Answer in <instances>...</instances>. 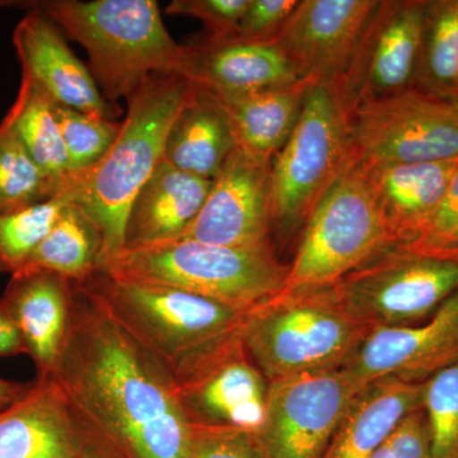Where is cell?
Returning a JSON list of instances; mask_svg holds the SVG:
<instances>
[{
    "label": "cell",
    "instance_id": "obj_4",
    "mask_svg": "<svg viewBox=\"0 0 458 458\" xmlns=\"http://www.w3.org/2000/svg\"><path fill=\"white\" fill-rule=\"evenodd\" d=\"M370 330L346 311L335 284L282 289L247 310L240 334L267 381L342 369Z\"/></svg>",
    "mask_w": 458,
    "mask_h": 458
},
{
    "label": "cell",
    "instance_id": "obj_6",
    "mask_svg": "<svg viewBox=\"0 0 458 458\" xmlns=\"http://www.w3.org/2000/svg\"><path fill=\"white\" fill-rule=\"evenodd\" d=\"M99 269L116 278L174 286L247 311L282 291L289 265L279 260L271 241L219 246L179 240L123 250Z\"/></svg>",
    "mask_w": 458,
    "mask_h": 458
},
{
    "label": "cell",
    "instance_id": "obj_38",
    "mask_svg": "<svg viewBox=\"0 0 458 458\" xmlns=\"http://www.w3.org/2000/svg\"><path fill=\"white\" fill-rule=\"evenodd\" d=\"M25 354L22 340L7 313L0 309V357Z\"/></svg>",
    "mask_w": 458,
    "mask_h": 458
},
{
    "label": "cell",
    "instance_id": "obj_18",
    "mask_svg": "<svg viewBox=\"0 0 458 458\" xmlns=\"http://www.w3.org/2000/svg\"><path fill=\"white\" fill-rule=\"evenodd\" d=\"M13 45L22 77L38 83L57 104L116 120L119 110L102 96L95 78L68 47L55 23L31 8L18 22Z\"/></svg>",
    "mask_w": 458,
    "mask_h": 458
},
{
    "label": "cell",
    "instance_id": "obj_23",
    "mask_svg": "<svg viewBox=\"0 0 458 458\" xmlns=\"http://www.w3.org/2000/svg\"><path fill=\"white\" fill-rule=\"evenodd\" d=\"M423 384L384 378L361 388L324 458H372L397 426L423 408Z\"/></svg>",
    "mask_w": 458,
    "mask_h": 458
},
{
    "label": "cell",
    "instance_id": "obj_22",
    "mask_svg": "<svg viewBox=\"0 0 458 458\" xmlns=\"http://www.w3.org/2000/svg\"><path fill=\"white\" fill-rule=\"evenodd\" d=\"M213 180L200 179L162 159L132 199L123 250L146 249L182 240L200 213Z\"/></svg>",
    "mask_w": 458,
    "mask_h": 458
},
{
    "label": "cell",
    "instance_id": "obj_12",
    "mask_svg": "<svg viewBox=\"0 0 458 458\" xmlns=\"http://www.w3.org/2000/svg\"><path fill=\"white\" fill-rule=\"evenodd\" d=\"M360 391L343 369L270 381L264 421L255 433L260 458H324Z\"/></svg>",
    "mask_w": 458,
    "mask_h": 458
},
{
    "label": "cell",
    "instance_id": "obj_28",
    "mask_svg": "<svg viewBox=\"0 0 458 458\" xmlns=\"http://www.w3.org/2000/svg\"><path fill=\"white\" fill-rule=\"evenodd\" d=\"M412 89L458 99V0H427Z\"/></svg>",
    "mask_w": 458,
    "mask_h": 458
},
{
    "label": "cell",
    "instance_id": "obj_20",
    "mask_svg": "<svg viewBox=\"0 0 458 458\" xmlns=\"http://www.w3.org/2000/svg\"><path fill=\"white\" fill-rule=\"evenodd\" d=\"M189 47V80L219 99L241 98L304 81L276 41L207 38Z\"/></svg>",
    "mask_w": 458,
    "mask_h": 458
},
{
    "label": "cell",
    "instance_id": "obj_29",
    "mask_svg": "<svg viewBox=\"0 0 458 458\" xmlns=\"http://www.w3.org/2000/svg\"><path fill=\"white\" fill-rule=\"evenodd\" d=\"M68 189L42 170L16 134L0 123V214L44 203Z\"/></svg>",
    "mask_w": 458,
    "mask_h": 458
},
{
    "label": "cell",
    "instance_id": "obj_10",
    "mask_svg": "<svg viewBox=\"0 0 458 458\" xmlns=\"http://www.w3.org/2000/svg\"><path fill=\"white\" fill-rule=\"evenodd\" d=\"M352 161L427 164L458 158V99L417 89L361 102L348 114Z\"/></svg>",
    "mask_w": 458,
    "mask_h": 458
},
{
    "label": "cell",
    "instance_id": "obj_26",
    "mask_svg": "<svg viewBox=\"0 0 458 458\" xmlns=\"http://www.w3.org/2000/svg\"><path fill=\"white\" fill-rule=\"evenodd\" d=\"M56 102L38 83L22 77L13 105L2 123L16 134L42 170L65 188L74 185L59 123Z\"/></svg>",
    "mask_w": 458,
    "mask_h": 458
},
{
    "label": "cell",
    "instance_id": "obj_24",
    "mask_svg": "<svg viewBox=\"0 0 458 458\" xmlns=\"http://www.w3.org/2000/svg\"><path fill=\"white\" fill-rule=\"evenodd\" d=\"M236 148L221 99L195 83L168 131L165 161L186 174L213 180Z\"/></svg>",
    "mask_w": 458,
    "mask_h": 458
},
{
    "label": "cell",
    "instance_id": "obj_8",
    "mask_svg": "<svg viewBox=\"0 0 458 458\" xmlns=\"http://www.w3.org/2000/svg\"><path fill=\"white\" fill-rule=\"evenodd\" d=\"M303 228L283 289L335 284L394 247L369 181L352 158Z\"/></svg>",
    "mask_w": 458,
    "mask_h": 458
},
{
    "label": "cell",
    "instance_id": "obj_34",
    "mask_svg": "<svg viewBox=\"0 0 458 458\" xmlns=\"http://www.w3.org/2000/svg\"><path fill=\"white\" fill-rule=\"evenodd\" d=\"M403 247L458 259V170L423 233L412 245Z\"/></svg>",
    "mask_w": 458,
    "mask_h": 458
},
{
    "label": "cell",
    "instance_id": "obj_35",
    "mask_svg": "<svg viewBox=\"0 0 458 458\" xmlns=\"http://www.w3.org/2000/svg\"><path fill=\"white\" fill-rule=\"evenodd\" d=\"M250 0H174L165 13L201 21L209 38H231L237 35Z\"/></svg>",
    "mask_w": 458,
    "mask_h": 458
},
{
    "label": "cell",
    "instance_id": "obj_30",
    "mask_svg": "<svg viewBox=\"0 0 458 458\" xmlns=\"http://www.w3.org/2000/svg\"><path fill=\"white\" fill-rule=\"evenodd\" d=\"M71 201H73L72 186L44 203L0 214V273L13 276L26 267Z\"/></svg>",
    "mask_w": 458,
    "mask_h": 458
},
{
    "label": "cell",
    "instance_id": "obj_14",
    "mask_svg": "<svg viewBox=\"0 0 458 458\" xmlns=\"http://www.w3.org/2000/svg\"><path fill=\"white\" fill-rule=\"evenodd\" d=\"M378 5L379 0H302L274 41L302 80L334 87Z\"/></svg>",
    "mask_w": 458,
    "mask_h": 458
},
{
    "label": "cell",
    "instance_id": "obj_3",
    "mask_svg": "<svg viewBox=\"0 0 458 458\" xmlns=\"http://www.w3.org/2000/svg\"><path fill=\"white\" fill-rule=\"evenodd\" d=\"M194 87L180 74L147 78L126 98L128 113L106 156L84 176L75 177L73 203L98 225L102 267L123 251L132 199L164 159L168 131Z\"/></svg>",
    "mask_w": 458,
    "mask_h": 458
},
{
    "label": "cell",
    "instance_id": "obj_36",
    "mask_svg": "<svg viewBox=\"0 0 458 458\" xmlns=\"http://www.w3.org/2000/svg\"><path fill=\"white\" fill-rule=\"evenodd\" d=\"M297 5L298 0H250L234 38L259 42L276 40Z\"/></svg>",
    "mask_w": 458,
    "mask_h": 458
},
{
    "label": "cell",
    "instance_id": "obj_1",
    "mask_svg": "<svg viewBox=\"0 0 458 458\" xmlns=\"http://www.w3.org/2000/svg\"><path fill=\"white\" fill-rule=\"evenodd\" d=\"M53 376L104 458H188L190 423L170 370L75 285Z\"/></svg>",
    "mask_w": 458,
    "mask_h": 458
},
{
    "label": "cell",
    "instance_id": "obj_2",
    "mask_svg": "<svg viewBox=\"0 0 458 458\" xmlns=\"http://www.w3.org/2000/svg\"><path fill=\"white\" fill-rule=\"evenodd\" d=\"M38 9L89 56L90 73L108 102L128 98L147 78H189L191 51L172 38L155 0H50Z\"/></svg>",
    "mask_w": 458,
    "mask_h": 458
},
{
    "label": "cell",
    "instance_id": "obj_21",
    "mask_svg": "<svg viewBox=\"0 0 458 458\" xmlns=\"http://www.w3.org/2000/svg\"><path fill=\"white\" fill-rule=\"evenodd\" d=\"M358 165L369 181L394 245L410 246L423 233L445 197L458 170V158L427 164Z\"/></svg>",
    "mask_w": 458,
    "mask_h": 458
},
{
    "label": "cell",
    "instance_id": "obj_19",
    "mask_svg": "<svg viewBox=\"0 0 458 458\" xmlns=\"http://www.w3.org/2000/svg\"><path fill=\"white\" fill-rule=\"evenodd\" d=\"M75 286L51 271L26 267L11 276L0 297L38 377L50 376L62 354L74 309Z\"/></svg>",
    "mask_w": 458,
    "mask_h": 458
},
{
    "label": "cell",
    "instance_id": "obj_25",
    "mask_svg": "<svg viewBox=\"0 0 458 458\" xmlns=\"http://www.w3.org/2000/svg\"><path fill=\"white\" fill-rule=\"evenodd\" d=\"M309 81L221 99L237 149L262 164H271L295 128Z\"/></svg>",
    "mask_w": 458,
    "mask_h": 458
},
{
    "label": "cell",
    "instance_id": "obj_11",
    "mask_svg": "<svg viewBox=\"0 0 458 458\" xmlns=\"http://www.w3.org/2000/svg\"><path fill=\"white\" fill-rule=\"evenodd\" d=\"M171 375L189 423L254 433L261 427L269 381L250 357L240 328L190 355Z\"/></svg>",
    "mask_w": 458,
    "mask_h": 458
},
{
    "label": "cell",
    "instance_id": "obj_16",
    "mask_svg": "<svg viewBox=\"0 0 458 458\" xmlns=\"http://www.w3.org/2000/svg\"><path fill=\"white\" fill-rule=\"evenodd\" d=\"M270 165L236 148L214 177L207 200L182 240L219 246L269 242Z\"/></svg>",
    "mask_w": 458,
    "mask_h": 458
},
{
    "label": "cell",
    "instance_id": "obj_37",
    "mask_svg": "<svg viewBox=\"0 0 458 458\" xmlns=\"http://www.w3.org/2000/svg\"><path fill=\"white\" fill-rule=\"evenodd\" d=\"M372 458H434L423 408L403 419Z\"/></svg>",
    "mask_w": 458,
    "mask_h": 458
},
{
    "label": "cell",
    "instance_id": "obj_9",
    "mask_svg": "<svg viewBox=\"0 0 458 458\" xmlns=\"http://www.w3.org/2000/svg\"><path fill=\"white\" fill-rule=\"evenodd\" d=\"M346 311L369 328L412 327L458 289V259L394 246L335 283Z\"/></svg>",
    "mask_w": 458,
    "mask_h": 458
},
{
    "label": "cell",
    "instance_id": "obj_5",
    "mask_svg": "<svg viewBox=\"0 0 458 458\" xmlns=\"http://www.w3.org/2000/svg\"><path fill=\"white\" fill-rule=\"evenodd\" d=\"M75 285L171 373L190 355L238 330L246 312L174 286L116 278L104 269Z\"/></svg>",
    "mask_w": 458,
    "mask_h": 458
},
{
    "label": "cell",
    "instance_id": "obj_13",
    "mask_svg": "<svg viewBox=\"0 0 458 458\" xmlns=\"http://www.w3.org/2000/svg\"><path fill=\"white\" fill-rule=\"evenodd\" d=\"M427 0L379 2L342 80L331 87L346 116L361 102L414 86Z\"/></svg>",
    "mask_w": 458,
    "mask_h": 458
},
{
    "label": "cell",
    "instance_id": "obj_15",
    "mask_svg": "<svg viewBox=\"0 0 458 458\" xmlns=\"http://www.w3.org/2000/svg\"><path fill=\"white\" fill-rule=\"evenodd\" d=\"M454 364H458V289L427 321L370 331L342 369L361 390L384 378L423 384Z\"/></svg>",
    "mask_w": 458,
    "mask_h": 458
},
{
    "label": "cell",
    "instance_id": "obj_17",
    "mask_svg": "<svg viewBox=\"0 0 458 458\" xmlns=\"http://www.w3.org/2000/svg\"><path fill=\"white\" fill-rule=\"evenodd\" d=\"M0 458H104L90 445L53 376L36 377L0 411Z\"/></svg>",
    "mask_w": 458,
    "mask_h": 458
},
{
    "label": "cell",
    "instance_id": "obj_32",
    "mask_svg": "<svg viewBox=\"0 0 458 458\" xmlns=\"http://www.w3.org/2000/svg\"><path fill=\"white\" fill-rule=\"evenodd\" d=\"M423 410L434 458H458V364L424 382Z\"/></svg>",
    "mask_w": 458,
    "mask_h": 458
},
{
    "label": "cell",
    "instance_id": "obj_33",
    "mask_svg": "<svg viewBox=\"0 0 458 458\" xmlns=\"http://www.w3.org/2000/svg\"><path fill=\"white\" fill-rule=\"evenodd\" d=\"M188 458H260V454L254 432L190 423Z\"/></svg>",
    "mask_w": 458,
    "mask_h": 458
},
{
    "label": "cell",
    "instance_id": "obj_27",
    "mask_svg": "<svg viewBox=\"0 0 458 458\" xmlns=\"http://www.w3.org/2000/svg\"><path fill=\"white\" fill-rule=\"evenodd\" d=\"M102 267V237L81 205L68 203L26 267L59 274L80 284Z\"/></svg>",
    "mask_w": 458,
    "mask_h": 458
},
{
    "label": "cell",
    "instance_id": "obj_31",
    "mask_svg": "<svg viewBox=\"0 0 458 458\" xmlns=\"http://www.w3.org/2000/svg\"><path fill=\"white\" fill-rule=\"evenodd\" d=\"M56 119L72 177H82L106 156L122 123L81 113L56 102Z\"/></svg>",
    "mask_w": 458,
    "mask_h": 458
},
{
    "label": "cell",
    "instance_id": "obj_7",
    "mask_svg": "<svg viewBox=\"0 0 458 458\" xmlns=\"http://www.w3.org/2000/svg\"><path fill=\"white\" fill-rule=\"evenodd\" d=\"M351 161L348 116L342 102L330 86L310 84L300 119L271 161L273 231L286 240L304 227Z\"/></svg>",
    "mask_w": 458,
    "mask_h": 458
},
{
    "label": "cell",
    "instance_id": "obj_39",
    "mask_svg": "<svg viewBox=\"0 0 458 458\" xmlns=\"http://www.w3.org/2000/svg\"><path fill=\"white\" fill-rule=\"evenodd\" d=\"M30 384H21V382L9 381L0 377V411L11 405L18 397L22 396L29 388Z\"/></svg>",
    "mask_w": 458,
    "mask_h": 458
}]
</instances>
